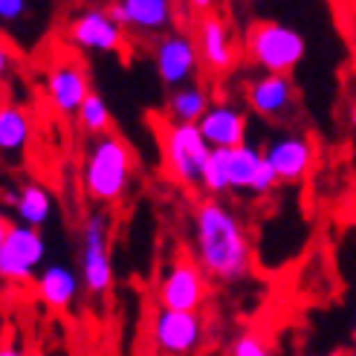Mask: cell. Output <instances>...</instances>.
Listing matches in <instances>:
<instances>
[{"label":"cell","instance_id":"f1b7e54d","mask_svg":"<svg viewBox=\"0 0 356 356\" xmlns=\"http://www.w3.org/2000/svg\"><path fill=\"white\" fill-rule=\"evenodd\" d=\"M0 356H29L21 345H12V342H3L0 345Z\"/></svg>","mask_w":356,"mask_h":356},{"label":"cell","instance_id":"f546056e","mask_svg":"<svg viewBox=\"0 0 356 356\" xmlns=\"http://www.w3.org/2000/svg\"><path fill=\"white\" fill-rule=\"evenodd\" d=\"M6 232H9V220L0 215V246H3V241H6Z\"/></svg>","mask_w":356,"mask_h":356},{"label":"cell","instance_id":"2e32d148","mask_svg":"<svg viewBox=\"0 0 356 356\" xmlns=\"http://www.w3.org/2000/svg\"><path fill=\"white\" fill-rule=\"evenodd\" d=\"M246 104L255 116L266 122H281L287 119L296 108V87L290 76H273L264 73L249 81L246 87Z\"/></svg>","mask_w":356,"mask_h":356},{"label":"cell","instance_id":"6da1fadb","mask_svg":"<svg viewBox=\"0 0 356 356\" xmlns=\"http://www.w3.org/2000/svg\"><path fill=\"white\" fill-rule=\"evenodd\" d=\"M191 249L211 281L238 284L252 270V238L246 223L220 197H206L194 209Z\"/></svg>","mask_w":356,"mask_h":356},{"label":"cell","instance_id":"9a60e30c","mask_svg":"<svg viewBox=\"0 0 356 356\" xmlns=\"http://www.w3.org/2000/svg\"><path fill=\"white\" fill-rule=\"evenodd\" d=\"M194 44H197L200 64L211 73H229L238 61V49L232 41V29L218 15H203L194 26Z\"/></svg>","mask_w":356,"mask_h":356},{"label":"cell","instance_id":"4dcf8cb0","mask_svg":"<svg viewBox=\"0 0 356 356\" xmlns=\"http://www.w3.org/2000/svg\"><path fill=\"white\" fill-rule=\"evenodd\" d=\"M350 124H353V128H356V104H353V108H350Z\"/></svg>","mask_w":356,"mask_h":356},{"label":"cell","instance_id":"e0dca14e","mask_svg":"<svg viewBox=\"0 0 356 356\" xmlns=\"http://www.w3.org/2000/svg\"><path fill=\"white\" fill-rule=\"evenodd\" d=\"M197 128H200L203 139L209 142V148L232 151V148H241L243 142H249L246 139V134H249L246 113L232 102H211V108L197 122Z\"/></svg>","mask_w":356,"mask_h":356},{"label":"cell","instance_id":"ba28073f","mask_svg":"<svg viewBox=\"0 0 356 356\" xmlns=\"http://www.w3.org/2000/svg\"><path fill=\"white\" fill-rule=\"evenodd\" d=\"M209 296V275L194 255H177L156 284L159 310H200Z\"/></svg>","mask_w":356,"mask_h":356},{"label":"cell","instance_id":"5b68a950","mask_svg":"<svg viewBox=\"0 0 356 356\" xmlns=\"http://www.w3.org/2000/svg\"><path fill=\"white\" fill-rule=\"evenodd\" d=\"M246 52L255 67L273 76H290L293 70L307 56V41L298 29L278 24V21H264L255 24L246 38Z\"/></svg>","mask_w":356,"mask_h":356},{"label":"cell","instance_id":"7a4b0ae2","mask_svg":"<svg viewBox=\"0 0 356 356\" xmlns=\"http://www.w3.org/2000/svg\"><path fill=\"white\" fill-rule=\"evenodd\" d=\"M134 180V154L128 142L116 134H104L90 142L81 165L84 194L99 206H113L124 200Z\"/></svg>","mask_w":356,"mask_h":356},{"label":"cell","instance_id":"8fae6325","mask_svg":"<svg viewBox=\"0 0 356 356\" xmlns=\"http://www.w3.org/2000/svg\"><path fill=\"white\" fill-rule=\"evenodd\" d=\"M67 44L81 52L111 56L124 47V26L113 21L108 9H81L67 24Z\"/></svg>","mask_w":356,"mask_h":356},{"label":"cell","instance_id":"30bf717a","mask_svg":"<svg viewBox=\"0 0 356 356\" xmlns=\"http://www.w3.org/2000/svg\"><path fill=\"white\" fill-rule=\"evenodd\" d=\"M197 67H200V56H197L194 35L171 29L154 41V70L159 81L171 87V90L191 84L194 76H197Z\"/></svg>","mask_w":356,"mask_h":356},{"label":"cell","instance_id":"1f68e13d","mask_svg":"<svg viewBox=\"0 0 356 356\" xmlns=\"http://www.w3.org/2000/svg\"><path fill=\"white\" fill-rule=\"evenodd\" d=\"M353 356H356V318H353Z\"/></svg>","mask_w":356,"mask_h":356},{"label":"cell","instance_id":"d6986e66","mask_svg":"<svg viewBox=\"0 0 356 356\" xmlns=\"http://www.w3.org/2000/svg\"><path fill=\"white\" fill-rule=\"evenodd\" d=\"M35 293L49 310H70L76 305L81 287V275L64 261H49L44 270L35 275Z\"/></svg>","mask_w":356,"mask_h":356},{"label":"cell","instance_id":"9c48e42d","mask_svg":"<svg viewBox=\"0 0 356 356\" xmlns=\"http://www.w3.org/2000/svg\"><path fill=\"white\" fill-rule=\"evenodd\" d=\"M206 339L200 310H156L151 322V342L163 356H191Z\"/></svg>","mask_w":356,"mask_h":356},{"label":"cell","instance_id":"cb8c5ba5","mask_svg":"<svg viewBox=\"0 0 356 356\" xmlns=\"http://www.w3.org/2000/svg\"><path fill=\"white\" fill-rule=\"evenodd\" d=\"M76 116H79V124H81L84 134H90V136L111 134V122H113V119H111V108H108V102H104L99 93L87 96Z\"/></svg>","mask_w":356,"mask_h":356},{"label":"cell","instance_id":"5bb4252c","mask_svg":"<svg viewBox=\"0 0 356 356\" xmlns=\"http://www.w3.org/2000/svg\"><path fill=\"white\" fill-rule=\"evenodd\" d=\"M108 12L139 38H159L174 24V0H116Z\"/></svg>","mask_w":356,"mask_h":356},{"label":"cell","instance_id":"4fadbf2b","mask_svg":"<svg viewBox=\"0 0 356 356\" xmlns=\"http://www.w3.org/2000/svg\"><path fill=\"white\" fill-rule=\"evenodd\" d=\"M44 87H47V102L61 116H76L79 108L84 104V99L93 93L90 90V79H87V70L76 58L52 61L47 67Z\"/></svg>","mask_w":356,"mask_h":356},{"label":"cell","instance_id":"7c38bea8","mask_svg":"<svg viewBox=\"0 0 356 356\" xmlns=\"http://www.w3.org/2000/svg\"><path fill=\"white\" fill-rule=\"evenodd\" d=\"M261 151L281 183H301L310 174L313 159H316V145L310 142V136L296 134V131H281L270 136Z\"/></svg>","mask_w":356,"mask_h":356},{"label":"cell","instance_id":"4316f807","mask_svg":"<svg viewBox=\"0 0 356 356\" xmlns=\"http://www.w3.org/2000/svg\"><path fill=\"white\" fill-rule=\"evenodd\" d=\"M9 70H12V49L3 38H0V81L9 76Z\"/></svg>","mask_w":356,"mask_h":356},{"label":"cell","instance_id":"ffe728a7","mask_svg":"<svg viewBox=\"0 0 356 356\" xmlns=\"http://www.w3.org/2000/svg\"><path fill=\"white\" fill-rule=\"evenodd\" d=\"M35 122L15 102H0V159L17 165L32 145Z\"/></svg>","mask_w":356,"mask_h":356},{"label":"cell","instance_id":"44dd1931","mask_svg":"<svg viewBox=\"0 0 356 356\" xmlns=\"http://www.w3.org/2000/svg\"><path fill=\"white\" fill-rule=\"evenodd\" d=\"M211 108V96L206 87L200 84H183L171 90L168 102H165V113H168V122H177V124H197L206 111Z\"/></svg>","mask_w":356,"mask_h":356},{"label":"cell","instance_id":"ac0fdd59","mask_svg":"<svg viewBox=\"0 0 356 356\" xmlns=\"http://www.w3.org/2000/svg\"><path fill=\"white\" fill-rule=\"evenodd\" d=\"M3 206L15 215V223H24L32 229H44L52 218H56V200L47 186L26 180L17 188L3 194Z\"/></svg>","mask_w":356,"mask_h":356},{"label":"cell","instance_id":"3957f363","mask_svg":"<svg viewBox=\"0 0 356 356\" xmlns=\"http://www.w3.org/2000/svg\"><path fill=\"white\" fill-rule=\"evenodd\" d=\"M61 0H0V38L17 52L38 49L56 29Z\"/></svg>","mask_w":356,"mask_h":356},{"label":"cell","instance_id":"484cf974","mask_svg":"<svg viewBox=\"0 0 356 356\" xmlns=\"http://www.w3.org/2000/svg\"><path fill=\"white\" fill-rule=\"evenodd\" d=\"M278 183H281V180H278V174L273 171V165L266 163V159H261V168H258V174H255L249 194H255V197H266L270 191H275Z\"/></svg>","mask_w":356,"mask_h":356},{"label":"cell","instance_id":"277c9868","mask_svg":"<svg viewBox=\"0 0 356 356\" xmlns=\"http://www.w3.org/2000/svg\"><path fill=\"white\" fill-rule=\"evenodd\" d=\"M159 148H163V165L174 183H180L186 188L200 186L211 148L203 139L197 124L163 122L159 124Z\"/></svg>","mask_w":356,"mask_h":356},{"label":"cell","instance_id":"603a6c76","mask_svg":"<svg viewBox=\"0 0 356 356\" xmlns=\"http://www.w3.org/2000/svg\"><path fill=\"white\" fill-rule=\"evenodd\" d=\"M200 188L209 194V197H223V194H232L229 188V151L223 148H211L206 168L200 177Z\"/></svg>","mask_w":356,"mask_h":356},{"label":"cell","instance_id":"83f0119b","mask_svg":"<svg viewBox=\"0 0 356 356\" xmlns=\"http://www.w3.org/2000/svg\"><path fill=\"white\" fill-rule=\"evenodd\" d=\"M218 0H188V9L197 12V15H209L211 9H215Z\"/></svg>","mask_w":356,"mask_h":356},{"label":"cell","instance_id":"d4e9b609","mask_svg":"<svg viewBox=\"0 0 356 356\" xmlns=\"http://www.w3.org/2000/svg\"><path fill=\"white\" fill-rule=\"evenodd\" d=\"M229 356H273V348L258 333H238L229 348Z\"/></svg>","mask_w":356,"mask_h":356},{"label":"cell","instance_id":"52a82bcc","mask_svg":"<svg viewBox=\"0 0 356 356\" xmlns=\"http://www.w3.org/2000/svg\"><path fill=\"white\" fill-rule=\"evenodd\" d=\"M47 264V238L41 229L24 223H9L6 241L0 246V281L6 284H32Z\"/></svg>","mask_w":356,"mask_h":356},{"label":"cell","instance_id":"7402d4cb","mask_svg":"<svg viewBox=\"0 0 356 356\" xmlns=\"http://www.w3.org/2000/svg\"><path fill=\"white\" fill-rule=\"evenodd\" d=\"M261 159H264V151L252 145V142H243L241 148L229 151V188H232V194H243L252 188Z\"/></svg>","mask_w":356,"mask_h":356},{"label":"cell","instance_id":"8992f818","mask_svg":"<svg viewBox=\"0 0 356 356\" xmlns=\"http://www.w3.org/2000/svg\"><path fill=\"white\" fill-rule=\"evenodd\" d=\"M81 264H79V275H81V287L87 296H104L113 287V261H111V218L104 211H90L81 220Z\"/></svg>","mask_w":356,"mask_h":356}]
</instances>
